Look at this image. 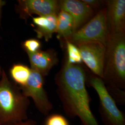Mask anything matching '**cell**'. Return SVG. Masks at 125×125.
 Instances as JSON below:
<instances>
[{"instance_id":"1","label":"cell","mask_w":125,"mask_h":125,"mask_svg":"<svg viewBox=\"0 0 125 125\" xmlns=\"http://www.w3.org/2000/svg\"><path fill=\"white\" fill-rule=\"evenodd\" d=\"M86 81L83 68L66 61L55 78L57 92L66 116L78 117L82 125H99L90 108Z\"/></svg>"},{"instance_id":"2","label":"cell","mask_w":125,"mask_h":125,"mask_svg":"<svg viewBox=\"0 0 125 125\" xmlns=\"http://www.w3.org/2000/svg\"><path fill=\"white\" fill-rule=\"evenodd\" d=\"M103 80L109 94L121 103L125 100V32L109 34L106 45Z\"/></svg>"},{"instance_id":"3","label":"cell","mask_w":125,"mask_h":125,"mask_svg":"<svg viewBox=\"0 0 125 125\" xmlns=\"http://www.w3.org/2000/svg\"><path fill=\"white\" fill-rule=\"evenodd\" d=\"M29 98L9 80L3 69L0 79V125H11L28 119Z\"/></svg>"},{"instance_id":"4","label":"cell","mask_w":125,"mask_h":125,"mask_svg":"<svg viewBox=\"0 0 125 125\" xmlns=\"http://www.w3.org/2000/svg\"><path fill=\"white\" fill-rule=\"evenodd\" d=\"M109 35L105 9L100 10L94 17L74 32L66 41L76 45L87 42H98L106 45Z\"/></svg>"},{"instance_id":"5","label":"cell","mask_w":125,"mask_h":125,"mask_svg":"<svg viewBox=\"0 0 125 125\" xmlns=\"http://www.w3.org/2000/svg\"><path fill=\"white\" fill-rule=\"evenodd\" d=\"M89 83L98 95L99 112L105 125H125L124 114L116 105V102L108 92L102 79L96 76L91 77Z\"/></svg>"},{"instance_id":"6","label":"cell","mask_w":125,"mask_h":125,"mask_svg":"<svg viewBox=\"0 0 125 125\" xmlns=\"http://www.w3.org/2000/svg\"><path fill=\"white\" fill-rule=\"evenodd\" d=\"M44 77L40 73L31 69V73L26 85L20 87L28 98L31 97L37 110L44 115H48L53 106L44 88Z\"/></svg>"},{"instance_id":"7","label":"cell","mask_w":125,"mask_h":125,"mask_svg":"<svg viewBox=\"0 0 125 125\" xmlns=\"http://www.w3.org/2000/svg\"><path fill=\"white\" fill-rule=\"evenodd\" d=\"M76 46L82 61L96 76L103 80L106 45L98 42H87Z\"/></svg>"},{"instance_id":"8","label":"cell","mask_w":125,"mask_h":125,"mask_svg":"<svg viewBox=\"0 0 125 125\" xmlns=\"http://www.w3.org/2000/svg\"><path fill=\"white\" fill-rule=\"evenodd\" d=\"M16 9L20 17L25 19L34 14L39 16L58 15L60 10L56 0H20Z\"/></svg>"},{"instance_id":"9","label":"cell","mask_w":125,"mask_h":125,"mask_svg":"<svg viewBox=\"0 0 125 125\" xmlns=\"http://www.w3.org/2000/svg\"><path fill=\"white\" fill-rule=\"evenodd\" d=\"M106 10L109 34L125 32V0H108Z\"/></svg>"},{"instance_id":"10","label":"cell","mask_w":125,"mask_h":125,"mask_svg":"<svg viewBox=\"0 0 125 125\" xmlns=\"http://www.w3.org/2000/svg\"><path fill=\"white\" fill-rule=\"evenodd\" d=\"M60 10L71 15L74 23V32L80 28L93 13V10L82 0H62L58 1Z\"/></svg>"},{"instance_id":"11","label":"cell","mask_w":125,"mask_h":125,"mask_svg":"<svg viewBox=\"0 0 125 125\" xmlns=\"http://www.w3.org/2000/svg\"><path fill=\"white\" fill-rule=\"evenodd\" d=\"M31 69L39 72L45 77L58 62L57 54L53 50L40 51L33 53H27Z\"/></svg>"},{"instance_id":"12","label":"cell","mask_w":125,"mask_h":125,"mask_svg":"<svg viewBox=\"0 0 125 125\" xmlns=\"http://www.w3.org/2000/svg\"><path fill=\"white\" fill-rule=\"evenodd\" d=\"M32 21L36 26L34 29L38 39L44 38L48 41L56 32L57 25V15L39 16L32 18Z\"/></svg>"},{"instance_id":"13","label":"cell","mask_w":125,"mask_h":125,"mask_svg":"<svg viewBox=\"0 0 125 125\" xmlns=\"http://www.w3.org/2000/svg\"><path fill=\"white\" fill-rule=\"evenodd\" d=\"M56 32L59 39L67 40L74 32V23L71 15L60 10L57 15V25Z\"/></svg>"},{"instance_id":"14","label":"cell","mask_w":125,"mask_h":125,"mask_svg":"<svg viewBox=\"0 0 125 125\" xmlns=\"http://www.w3.org/2000/svg\"><path fill=\"white\" fill-rule=\"evenodd\" d=\"M31 73V68L26 65L14 64L10 69V75L13 82L21 87L26 85Z\"/></svg>"},{"instance_id":"15","label":"cell","mask_w":125,"mask_h":125,"mask_svg":"<svg viewBox=\"0 0 125 125\" xmlns=\"http://www.w3.org/2000/svg\"><path fill=\"white\" fill-rule=\"evenodd\" d=\"M66 45L68 55L67 62L73 64H78L82 62L80 52L77 46L68 41H66Z\"/></svg>"},{"instance_id":"16","label":"cell","mask_w":125,"mask_h":125,"mask_svg":"<svg viewBox=\"0 0 125 125\" xmlns=\"http://www.w3.org/2000/svg\"><path fill=\"white\" fill-rule=\"evenodd\" d=\"M44 125H70V124L64 116L54 113L48 115L46 118Z\"/></svg>"},{"instance_id":"17","label":"cell","mask_w":125,"mask_h":125,"mask_svg":"<svg viewBox=\"0 0 125 125\" xmlns=\"http://www.w3.org/2000/svg\"><path fill=\"white\" fill-rule=\"evenodd\" d=\"M22 47L27 53H33L40 50L41 43L38 39H29L23 43Z\"/></svg>"},{"instance_id":"18","label":"cell","mask_w":125,"mask_h":125,"mask_svg":"<svg viewBox=\"0 0 125 125\" xmlns=\"http://www.w3.org/2000/svg\"><path fill=\"white\" fill-rule=\"evenodd\" d=\"M82 1L92 9L94 7H97L101 3V1L97 0H82Z\"/></svg>"},{"instance_id":"19","label":"cell","mask_w":125,"mask_h":125,"mask_svg":"<svg viewBox=\"0 0 125 125\" xmlns=\"http://www.w3.org/2000/svg\"><path fill=\"white\" fill-rule=\"evenodd\" d=\"M11 125H37V122L31 119H27L26 121H21Z\"/></svg>"},{"instance_id":"20","label":"cell","mask_w":125,"mask_h":125,"mask_svg":"<svg viewBox=\"0 0 125 125\" xmlns=\"http://www.w3.org/2000/svg\"><path fill=\"white\" fill-rule=\"evenodd\" d=\"M6 2L5 0H0V19H1V12H2V9L3 7L6 4Z\"/></svg>"},{"instance_id":"21","label":"cell","mask_w":125,"mask_h":125,"mask_svg":"<svg viewBox=\"0 0 125 125\" xmlns=\"http://www.w3.org/2000/svg\"><path fill=\"white\" fill-rule=\"evenodd\" d=\"M2 69H1V67L0 66V79L1 76V73H2Z\"/></svg>"},{"instance_id":"22","label":"cell","mask_w":125,"mask_h":125,"mask_svg":"<svg viewBox=\"0 0 125 125\" xmlns=\"http://www.w3.org/2000/svg\"></svg>"}]
</instances>
